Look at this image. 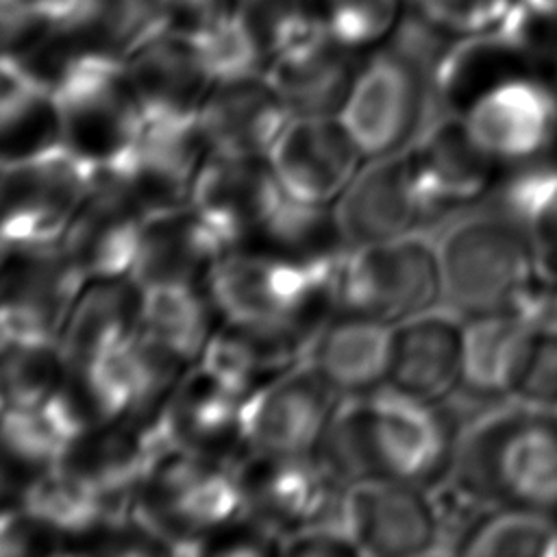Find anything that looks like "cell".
Returning <instances> with one entry per match:
<instances>
[{
	"instance_id": "obj_12",
	"label": "cell",
	"mask_w": 557,
	"mask_h": 557,
	"mask_svg": "<svg viewBox=\"0 0 557 557\" xmlns=\"http://www.w3.org/2000/svg\"><path fill=\"white\" fill-rule=\"evenodd\" d=\"M211 154L198 120H146L122 163L100 176L117 183L152 218L191 207L198 178Z\"/></svg>"
},
{
	"instance_id": "obj_8",
	"label": "cell",
	"mask_w": 557,
	"mask_h": 557,
	"mask_svg": "<svg viewBox=\"0 0 557 557\" xmlns=\"http://www.w3.org/2000/svg\"><path fill=\"white\" fill-rule=\"evenodd\" d=\"M457 117L500 165L537 161L557 131V85L529 61L490 81Z\"/></svg>"
},
{
	"instance_id": "obj_1",
	"label": "cell",
	"mask_w": 557,
	"mask_h": 557,
	"mask_svg": "<svg viewBox=\"0 0 557 557\" xmlns=\"http://www.w3.org/2000/svg\"><path fill=\"white\" fill-rule=\"evenodd\" d=\"M459 437L448 403L431 405L383 385L339 400L318 457L344 483L398 479L429 490L453 472Z\"/></svg>"
},
{
	"instance_id": "obj_23",
	"label": "cell",
	"mask_w": 557,
	"mask_h": 557,
	"mask_svg": "<svg viewBox=\"0 0 557 557\" xmlns=\"http://www.w3.org/2000/svg\"><path fill=\"white\" fill-rule=\"evenodd\" d=\"M126 81L146 120H196L213 85L178 28L133 52L126 59Z\"/></svg>"
},
{
	"instance_id": "obj_43",
	"label": "cell",
	"mask_w": 557,
	"mask_h": 557,
	"mask_svg": "<svg viewBox=\"0 0 557 557\" xmlns=\"http://www.w3.org/2000/svg\"><path fill=\"white\" fill-rule=\"evenodd\" d=\"M39 20L52 33L89 35L100 17L102 0H30Z\"/></svg>"
},
{
	"instance_id": "obj_35",
	"label": "cell",
	"mask_w": 557,
	"mask_h": 557,
	"mask_svg": "<svg viewBox=\"0 0 557 557\" xmlns=\"http://www.w3.org/2000/svg\"><path fill=\"white\" fill-rule=\"evenodd\" d=\"M67 357L61 342H0V405L39 407L65 385Z\"/></svg>"
},
{
	"instance_id": "obj_29",
	"label": "cell",
	"mask_w": 557,
	"mask_h": 557,
	"mask_svg": "<svg viewBox=\"0 0 557 557\" xmlns=\"http://www.w3.org/2000/svg\"><path fill=\"white\" fill-rule=\"evenodd\" d=\"M0 74L2 163L65 148L61 111L48 85L22 59L7 52L2 54Z\"/></svg>"
},
{
	"instance_id": "obj_38",
	"label": "cell",
	"mask_w": 557,
	"mask_h": 557,
	"mask_svg": "<svg viewBox=\"0 0 557 557\" xmlns=\"http://www.w3.org/2000/svg\"><path fill=\"white\" fill-rule=\"evenodd\" d=\"M398 22V0H326V24L333 37L350 48L361 50Z\"/></svg>"
},
{
	"instance_id": "obj_10",
	"label": "cell",
	"mask_w": 557,
	"mask_h": 557,
	"mask_svg": "<svg viewBox=\"0 0 557 557\" xmlns=\"http://www.w3.org/2000/svg\"><path fill=\"white\" fill-rule=\"evenodd\" d=\"M405 161L424 226L483 202L505 168L453 113H437L405 150Z\"/></svg>"
},
{
	"instance_id": "obj_17",
	"label": "cell",
	"mask_w": 557,
	"mask_h": 557,
	"mask_svg": "<svg viewBox=\"0 0 557 557\" xmlns=\"http://www.w3.org/2000/svg\"><path fill=\"white\" fill-rule=\"evenodd\" d=\"M287 200L268 157L211 154L191 207L231 244H250Z\"/></svg>"
},
{
	"instance_id": "obj_33",
	"label": "cell",
	"mask_w": 557,
	"mask_h": 557,
	"mask_svg": "<svg viewBox=\"0 0 557 557\" xmlns=\"http://www.w3.org/2000/svg\"><path fill=\"white\" fill-rule=\"evenodd\" d=\"M246 246L322 276H335L350 250L335 205H311L292 198L281 205L268 226Z\"/></svg>"
},
{
	"instance_id": "obj_31",
	"label": "cell",
	"mask_w": 557,
	"mask_h": 557,
	"mask_svg": "<svg viewBox=\"0 0 557 557\" xmlns=\"http://www.w3.org/2000/svg\"><path fill=\"white\" fill-rule=\"evenodd\" d=\"M141 335V289L133 278L87 281L61 335L67 363L113 352Z\"/></svg>"
},
{
	"instance_id": "obj_34",
	"label": "cell",
	"mask_w": 557,
	"mask_h": 557,
	"mask_svg": "<svg viewBox=\"0 0 557 557\" xmlns=\"http://www.w3.org/2000/svg\"><path fill=\"white\" fill-rule=\"evenodd\" d=\"M183 33L213 83L263 74L270 63L257 28L237 4L207 15Z\"/></svg>"
},
{
	"instance_id": "obj_6",
	"label": "cell",
	"mask_w": 557,
	"mask_h": 557,
	"mask_svg": "<svg viewBox=\"0 0 557 557\" xmlns=\"http://www.w3.org/2000/svg\"><path fill=\"white\" fill-rule=\"evenodd\" d=\"M244 513L270 529L283 542L309 527L344 522V492L339 481L318 457L248 450L237 463ZM348 531V529H346Z\"/></svg>"
},
{
	"instance_id": "obj_21",
	"label": "cell",
	"mask_w": 557,
	"mask_h": 557,
	"mask_svg": "<svg viewBox=\"0 0 557 557\" xmlns=\"http://www.w3.org/2000/svg\"><path fill=\"white\" fill-rule=\"evenodd\" d=\"M292 117L265 74H257L215 81L196 120L213 154L268 157Z\"/></svg>"
},
{
	"instance_id": "obj_27",
	"label": "cell",
	"mask_w": 557,
	"mask_h": 557,
	"mask_svg": "<svg viewBox=\"0 0 557 557\" xmlns=\"http://www.w3.org/2000/svg\"><path fill=\"white\" fill-rule=\"evenodd\" d=\"M83 433L61 392L39 407L2 409V498L57 468Z\"/></svg>"
},
{
	"instance_id": "obj_28",
	"label": "cell",
	"mask_w": 557,
	"mask_h": 557,
	"mask_svg": "<svg viewBox=\"0 0 557 557\" xmlns=\"http://www.w3.org/2000/svg\"><path fill=\"white\" fill-rule=\"evenodd\" d=\"M305 359V346L283 331L224 322L198 363L248 400Z\"/></svg>"
},
{
	"instance_id": "obj_19",
	"label": "cell",
	"mask_w": 557,
	"mask_h": 557,
	"mask_svg": "<svg viewBox=\"0 0 557 557\" xmlns=\"http://www.w3.org/2000/svg\"><path fill=\"white\" fill-rule=\"evenodd\" d=\"M244 407V398L196 363L172 392L161 424L172 448L237 463L248 453Z\"/></svg>"
},
{
	"instance_id": "obj_42",
	"label": "cell",
	"mask_w": 557,
	"mask_h": 557,
	"mask_svg": "<svg viewBox=\"0 0 557 557\" xmlns=\"http://www.w3.org/2000/svg\"><path fill=\"white\" fill-rule=\"evenodd\" d=\"M524 228L531 235L542 272L557 276V172L533 202Z\"/></svg>"
},
{
	"instance_id": "obj_9",
	"label": "cell",
	"mask_w": 557,
	"mask_h": 557,
	"mask_svg": "<svg viewBox=\"0 0 557 557\" xmlns=\"http://www.w3.org/2000/svg\"><path fill=\"white\" fill-rule=\"evenodd\" d=\"M96 183L70 150L2 163V248L57 246Z\"/></svg>"
},
{
	"instance_id": "obj_13",
	"label": "cell",
	"mask_w": 557,
	"mask_h": 557,
	"mask_svg": "<svg viewBox=\"0 0 557 557\" xmlns=\"http://www.w3.org/2000/svg\"><path fill=\"white\" fill-rule=\"evenodd\" d=\"M344 522L361 555L413 557L437 546V522L426 487L398 479L346 485Z\"/></svg>"
},
{
	"instance_id": "obj_37",
	"label": "cell",
	"mask_w": 557,
	"mask_h": 557,
	"mask_svg": "<svg viewBox=\"0 0 557 557\" xmlns=\"http://www.w3.org/2000/svg\"><path fill=\"white\" fill-rule=\"evenodd\" d=\"M411 9L453 37L500 30L520 0H409Z\"/></svg>"
},
{
	"instance_id": "obj_4",
	"label": "cell",
	"mask_w": 557,
	"mask_h": 557,
	"mask_svg": "<svg viewBox=\"0 0 557 557\" xmlns=\"http://www.w3.org/2000/svg\"><path fill=\"white\" fill-rule=\"evenodd\" d=\"M131 513L168 555H198L213 531L244 513L235 463L170 448L137 490Z\"/></svg>"
},
{
	"instance_id": "obj_40",
	"label": "cell",
	"mask_w": 557,
	"mask_h": 557,
	"mask_svg": "<svg viewBox=\"0 0 557 557\" xmlns=\"http://www.w3.org/2000/svg\"><path fill=\"white\" fill-rule=\"evenodd\" d=\"M283 555V540L259 524L248 513H239L218 531H213L198 548V555L231 557V555Z\"/></svg>"
},
{
	"instance_id": "obj_14",
	"label": "cell",
	"mask_w": 557,
	"mask_h": 557,
	"mask_svg": "<svg viewBox=\"0 0 557 557\" xmlns=\"http://www.w3.org/2000/svg\"><path fill=\"white\" fill-rule=\"evenodd\" d=\"M342 396L307 363L255 394L244 407L248 450L318 453Z\"/></svg>"
},
{
	"instance_id": "obj_30",
	"label": "cell",
	"mask_w": 557,
	"mask_h": 557,
	"mask_svg": "<svg viewBox=\"0 0 557 557\" xmlns=\"http://www.w3.org/2000/svg\"><path fill=\"white\" fill-rule=\"evenodd\" d=\"M139 289L141 335L185 366H196L226 322L209 285L159 283Z\"/></svg>"
},
{
	"instance_id": "obj_16",
	"label": "cell",
	"mask_w": 557,
	"mask_h": 557,
	"mask_svg": "<svg viewBox=\"0 0 557 557\" xmlns=\"http://www.w3.org/2000/svg\"><path fill=\"white\" fill-rule=\"evenodd\" d=\"M148 215L111 178L96 183L59 246L85 281L133 278Z\"/></svg>"
},
{
	"instance_id": "obj_20",
	"label": "cell",
	"mask_w": 557,
	"mask_h": 557,
	"mask_svg": "<svg viewBox=\"0 0 557 557\" xmlns=\"http://www.w3.org/2000/svg\"><path fill=\"white\" fill-rule=\"evenodd\" d=\"M463 318L440 307L394 326L387 385L431 405L461 389Z\"/></svg>"
},
{
	"instance_id": "obj_15",
	"label": "cell",
	"mask_w": 557,
	"mask_h": 557,
	"mask_svg": "<svg viewBox=\"0 0 557 557\" xmlns=\"http://www.w3.org/2000/svg\"><path fill=\"white\" fill-rule=\"evenodd\" d=\"M268 159L287 198L311 205H335L368 161L337 115H294Z\"/></svg>"
},
{
	"instance_id": "obj_45",
	"label": "cell",
	"mask_w": 557,
	"mask_h": 557,
	"mask_svg": "<svg viewBox=\"0 0 557 557\" xmlns=\"http://www.w3.org/2000/svg\"><path fill=\"white\" fill-rule=\"evenodd\" d=\"M544 159H546V163L557 172V131H555V135H553V139H550V146H548Z\"/></svg>"
},
{
	"instance_id": "obj_3",
	"label": "cell",
	"mask_w": 557,
	"mask_h": 557,
	"mask_svg": "<svg viewBox=\"0 0 557 557\" xmlns=\"http://www.w3.org/2000/svg\"><path fill=\"white\" fill-rule=\"evenodd\" d=\"M437 252L442 302L461 318L520 313L542 276L529 231L496 211L446 231Z\"/></svg>"
},
{
	"instance_id": "obj_7",
	"label": "cell",
	"mask_w": 557,
	"mask_h": 557,
	"mask_svg": "<svg viewBox=\"0 0 557 557\" xmlns=\"http://www.w3.org/2000/svg\"><path fill=\"white\" fill-rule=\"evenodd\" d=\"M437 113L431 85L383 48L361 63L337 117L366 159H379L407 150Z\"/></svg>"
},
{
	"instance_id": "obj_44",
	"label": "cell",
	"mask_w": 557,
	"mask_h": 557,
	"mask_svg": "<svg viewBox=\"0 0 557 557\" xmlns=\"http://www.w3.org/2000/svg\"><path fill=\"white\" fill-rule=\"evenodd\" d=\"M520 4L537 15L557 20V0H520Z\"/></svg>"
},
{
	"instance_id": "obj_39",
	"label": "cell",
	"mask_w": 557,
	"mask_h": 557,
	"mask_svg": "<svg viewBox=\"0 0 557 557\" xmlns=\"http://www.w3.org/2000/svg\"><path fill=\"white\" fill-rule=\"evenodd\" d=\"M0 555L2 557H39L63 555V540L17 505L2 503L0 518Z\"/></svg>"
},
{
	"instance_id": "obj_18",
	"label": "cell",
	"mask_w": 557,
	"mask_h": 557,
	"mask_svg": "<svg viewBox=\"0 0 557 557\" xmlns=\"http://www.w3.org/2000/svg\"><path fill=\"white\" fill-rule=\"evenodd\" d=\"M170 448L161 420H124L83 433L61 466L111 505L131 509L137 490Z\"/></svg>"
},
{
	"instance_id": "obj_26",
	"label": "cell",
	"mask_w": 557,
	"mask_h": 557,
	"mask_svg": "<svg viewBox=\"0 0 557 557\" xmlns=\"http://www.w3.org/2000/svg\"><path fill=\"white\" fill-rule=\"evenodd\" d=\"M535 329L518 313L463 318V394L481 400L516 398Z\"/></svg>"
},
{
	"instance_id": "obj_24",
	"label": "cell",
	"mask_w": 557,
	"mask_h": 557,
	"mask_svg": "<svg viewBox=\"0 0 557 557\" xmlns=\"http://www.w3.org/2000/svg\"><path fill=\"white\" fill-rule=\"evenodd\" d=\"M231 244L194 209L148 218L133 281L137 285H209Z\"/></svg>"
},
{
	"instance_id": "obj_2",
	"label": "cell",
	"mask_w": 557,
	"mask_h": 557,
	"mask_svg": "<svg viewBox=\"0 0 557 557\" xmlns=\"http://www.w3.org/2000/svg\"><path fill=\"white\" fill-rule=\"evenodd\" d=\"M492 507L557 520V411L518 403L461 431L448 474Z\"/></svg>"
},
{
	"instance_id": "obj_11",
	"label": "cell",
	"mask_w": 557,
	"mask_h": 557,
	"mask_svg": "<svg viewBox=\"0 0 557 557\" xmlns=\"http://www.w3.org/2000/svg\"><path fill=\"white\" fill-rule=\"evenodd\" d=\"M0 342H61L85 276L61 246L2 248Z\"/></svg>"
},
{
	"instance_id": "obj_41",
	"label": "cell",
	"mask_w": 557,
	"mask_h": 557,
	"mask_svg": "<svg viewBox=\"0 0 557 557\" xmlns=\"http://www.w3.org/2000/svg\"><path fill=\"white\" fill-rule=\"evenodd\" d=\"M516 400L535 409L557 411V333L535 329L531 357Z\"/></svg>"
},
{
	"instance_id": "obj_5",
	"label": "cell",
	"mask_w": 557,
	"mask_h": 557,
	"mask_svg": "<svg viewBox=\"0 0 557 557\" xmlns=\"http://www.w3.org/2000/svg\"><path fill=\"white\" fill-rule=\"evenodd\" d=\"M337 313L400 324L442 305L437 244L422 233L355 246L335 274Z\"/></svg>"
},
{
	"instance_id": "obj_36",
	"label": "cell",
	"mask_w": 557,
	"mask_h": 557,
	"mask_svg": "<svg viewBox=\"0 0 557 557\" xmlns=\"http://www.w3.org/2000/svg\"><path fill=\"white\" fill-rule=\"evenodd\" d=\"M459 555L557 557V520L516 507H492L470 529Z\"/></svg>"
},
{
	"instance_id": "obj_25",
	"label": "cell",
	"mask_w": 557,
	"mask_h": 557,
	"mask_svg": "<svg viewBox=\"0 0 557 557\" xmlns=\"http://www.w3.org/2000/svg\"><path fill=\"white\" fill-rule=\"evenodd\" d=\"M394 326L352 313H337L318 333L307 363L344 398L370 394L389 379Z\"/></svg>"
},
{
	"instance_id": "obj_32",
	"label": "cell",
	"mask_w": 557,
	"mask_h": 557,
	"mask_svg": "<svg viewBox=\"0 0 557 557\" xmlns=\"http://www.w3.org/2000/svg\"><path fill=\"white\" fill-rule=\"evenodd\" d=\"M355 52L331 39L309 52L272 59L263 74L285 100L292 115L335 117L363 63Z\"/></svg>"
},
{
	"instance_id": "obj_22",
	"label": "cell",
	"mask_w": 557,
	"mask_h": 557,
	"mask_svg": "<svg viewBox=\"0 0 557 557\" xmlns=\"http://www.w3.org/2000/svg\"><path fill=\"white\" fill-rule=\"evenodd\" d=\"M335 209L350 248L398 239L426 228L405 150L368 159L335 202Z\"/></svg>"
}]
</instances>
